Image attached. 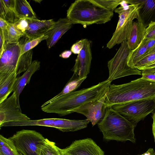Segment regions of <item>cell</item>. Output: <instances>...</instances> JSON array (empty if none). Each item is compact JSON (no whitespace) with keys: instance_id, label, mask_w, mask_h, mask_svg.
I'll use <instances>...</instances> for the list:
<instances>
[{"instance_id":"cell-1","label":"cell","mask_w":155,"mask_h":155,"mask_svg":"<svg viewBox=\"0 0 155 155\" xmlns=\"http://www.w3.org/2000/svg\"><path fill=\"white\" fill-rule=\"evenodd\" d=\"M111 83L107 79L90 87L69 93L41 106V109L45 112L57 114L60 116L69 114L73 110L85 103L102 97Z\"/></svg>"},{"instance_id":"cell-2","label":"cell","mask_w":155,"mask_h":155,"mask_svg":"<svg viewBox=\"0 0 155 155\" xmlns=\"http://www.w3.org/2000/svg\"><path fill=\"white\" fill-rule=\"evenodd\" d=\"M155 99V82L141 77L127 83L110 84L106 93L107 107L134 101Z\"/></svg>"},{"instance_id":"cell-3","label":"cell","mask_w":155,"mask_h":155,"mask_svg":"<svg viewBox=\"0 0 155 155\" xmlns=\"http://www.w3.org/2000/svg\"><path fill=\"white\" fill-rule=\"evenodd\" d=\"M113 12L104 7L95 0H78L71 4L67 10V17L73 24L84 26L105 24L113 16Z\"/></svg>"},{"instance_id":"cell-4","label":"cell","mask_w":155,"mask_h":155,"mask_svg":"<svg viewBox=\"0 0 155 155\" xmlns=\"http://www.w3.org/2000/svg\"><path fill=\"white\" fill-rule=\"evenodd\" d=\"M97 125L106 140L136 142L134 125L111 106L107 107L104 117Z\"/></svg>"},{"instance_id":"cell-5","label":"cell","mask_w":155,"mask_h":155,"mask_svg":"<svg viewBox=\"0 0 155 155\" xmlns=\"http://www.w3.org/2000/svg\"><path fill=\"white\" fill-rule=\"evenodd\" d=\"M21 51L18 42H5L4 50L0 54V73H15L18 75L28 69L32 62V50L20 56Z\"/></svg>"},{"instance_id":"cell-6","label":"cell","mask_w":155,"mask_h":155,"mask_svg":"<svg viewBox=\"0 0 155 155\" xmlns=\"http://www.w3.org/2000/svg\"><path fill=\"white\" fill-rule=\"evenodd\" d=\"M9 138L23 155H40L46 139L39 133L29 130L18 131Z\"/></svg>"},{"instance_id":"cell-7","label":"cell","mask_w":155,"mask_h":155,"mask_svg":"<svg viewBox=\"0 0 155 155\" xmlns=\"http://www.w3.org/2000/svg\"><path fill=\"white\" fill-rule=\"evenodd\" d=\"M138 9V5L134 4L121 5L115 9V12L119 14V20L115 30L107 44V48L111 49L127 40V33L133 20L137 19Z\"/></svg>"},{"instance_id":"cell-8","label":"cell","mask_w":155,"mask_h":155,"mask_svg":"<svg viewBox=\"0 0 155 155\" xmlns=\"http://www.w3.org/2000/svg\"><path fill=\"white\" fill-rule=\"evenodd\" d=\"M111 107L135 127L139 121L143 120L147 116L153 112L155 107V99L115 104Z\"/></svg>"},{"instance_id":"cell-9","label":"cell","mask_w":155,"mask_h":155,"mask_svg":"<svg viewBox=\"0 0 155 155\" xmlns=\"http://www.w3.org/2000/svg\"><path fill=\"white\" fill-rule=\"evenodd\" d=\"M131 50L127 40H125L121 43L114 56L108 61L109 76L107 79L111 82L117 79L130 75H142L141 71L136 68H131L127 65V58Z\"/></svg>"},{"instance_id":"cell-10","label":"cell","mask_w":155,"mask_h":155,"mask_svg":"<svg viewBox=\"0 0 155 155\" xmlns=\"http://www.w3.org/2000/svg\"><path fill=\"white\" fill-rule=\"evenodd\" d=\"M30 119L21 112L14 93L0 103V126L6 123Z\"/></svg>"},{"instance_id":"cell-11","label":"cell","mask_w":155,"mask_h":155,"mask_svg":"<svg viewBox=\"0 0 155 155\" xmlns=\"http://www.w3.org/2000/svg\"><path fill=\"white\" fill-rule=\"evenodd\" d=\"M105 94L100 99L88 102L73 110L72 113L76 112L85 116L93 126L97 124L103 118L107 107L105 104Z\"/></svg>"},{"instance_id":"cell-12","label":"cell","mask_w":155,"mask_h":155,"mask_svg":"<svg viewBox=\"0 0 155 155\" xmlns=\"http://www.w3.org/2000/svg\"><path fill=\"white\" fill-rule=\"evenodd\" d=\"M60 151L62 155H104V151L90 138L75 140Z\"/></svg>"},{"instance_id":"cell-13","label":"cell","mask_w":155,"mask_h":155,"mask_svg":"<svg viewBox=\"0 0 155 155\" xmlns=\"http://www.w3.org/2000/svg\"><path fill=\"white\" fill-rule=\"evenodd\" d=\"M91 41L84 39L83 47L78 54L75 64L71 71L80 78L87 77L91 67L92 55Z\"/></svg>"},{"instance_id":"cell-14","label":"cell","mask_w":155,"mask_h":155,"mask_svg":"<svg viewBox=\"0 0 155 155\" xmlns=\"http://www.w3.org/2000/svg\"><path fill=\"white\" fill-rule=\"evenodd\" d=\"M124 2L138 5L137 21L146 28L151 22H155V0H124Z\"/></svg>"},{"instance_id":"cell-15","label":"cell","mask_w":155,"mask_h":155,"mask_svg":"<svg viewBox=\"0 0 155 155\" xmlns=\"http://www.w3.org/2000/svg\"><path fill=\"white\" fill-rule=\"evenodd\" d=\"M72 25L73 24L67 17L60 18L56 21L52 27L44 35L48 37L46 40L48 48L53 46Z\"/></svg>"},{"instance_id":"cell-16","label":"cell","mask_w":155,"mask_h":155,"mask_svg":"<svg viewBox=\"0 0 155 155\" xmlns=\"http://www.w3.org/2000/svg\"><path fill=\"white\" fill-rule=\"evenodd\" d=\"M28 27L24 34L29 39H35L44 35L54 25L53 19L40 20L38 19H26Z\"/></svg>"},{"instance_id":"cell-17","label":"cell","mask_w":155,"mask_h":155,"mask_svg":"<svg viewBox=\"0 0 155 155\" xmlns=\"http://www.w3.org/2000/svg\"><path fill=\"white\" fill-rule=\"evenodd\" d=\"M155 45V39L144 38L135 49L131 50L128 56L127 64L130 67L135 68L134 66L149 52Z\"/></svg>"},{"instance_id":"cell-18","label":"cell","mask_w":155,"mask_h":155,"mask_svg":"<svg viewBox=\"0 0 155 155\" xmlns=\"http://www.w3.org/2000/svg\"><path fill=\"white\" fill-rule=\"evenodd\" d=\"M40 62L38 60L32 61L28 69L21 76L17 77L14 87L13 92L16 95L17 102L20 106L19 96L25 86L29 84L33 74L40 68Z\"/></svg>"},{"instance_id":"cell-19","label":"cell","mask_w":155,"mask_h":155,"mask_svg":"<svg viewBox=\"0 0 155 155\" xmlns=\"http://www.w3.org/2000/svg\"><path fill=\"white\" fill-rule=\"evenodd\" d=\"M146 28L140 22L133 21L127 33V41L130 49L133 50L143 39Z\"/></svg>"},{"instance_id":"cell-20","label":"cell","mask_w":155,"mask_h":155,"mask_svg":"<svg viewBox=\"0 0 155 155\" xmlns=\"http://www.w3.org/2000/svg\"><path fill=\"white\" fill-rule=\"evenodd\" d=\"M89 122L87 119L76 120L55 118L52 127L63 132H73L87 127Z\"/></svg>"},{"instance_id":"cell-21","label":"cell","mask_w":155,"mask_h":155,"mask_svg":"<svg viewBox=\"0 0 155 155\" xmlns=\"http://www.w3.org/2000/svg\"><path fill=\"white\" fill-rule=\"evenodd\" d=\"M17 75L15 73H0V103L13 91Z\"/></svg>"},{"instance_id":"cell-22","label":"cell","mask_w":155,"mask_h":155,"mask_svg":"<svg viewBox=\"0 0 155 155\" xmlns=\"http://www.w3.org/2000/svg\"><path fill=\"white\" fill-rule=\"evenodd\" d=\"M15 1L0 0V18L9 23L15 24L20 19L15 12Z\"/></svg>"},{"instance_id":"cell-23","label":"cell","mask_w":155,"mask_h":155,"mask_svg":"<svg viewBox=\"0 0 155 155\" xmlns=\"http://www.w3.org/2000/svg\"><path fill=\"white\" fill-rule=\"evenodd\" d=\"M15 10L19 19H37L29 3L26 0H15Z\"/></svg>"},{"instance_id":"cell-24","label":"cell","mask_w":155,"mask_h":155,"mask_svg":"<svg viewBox=\"0 0 155 155\" xmlns=\"http://www.w3.org/2000/svg\"><path fill=\"white\" fill-rule=\"evenodd\" d=\"M87 77L81 78L75 74L74 73L62 90L58 94L49 100L44 103L41 106H44L54 99L60 96L71 92L75 91L81 85L82 83L87 78Z\"/></svg>"},{"instance_id":"cell-25","label":"cell","mask_w":155,"mask_h":155,"mask_svg":"<svg viewBox=\"0 0 155 155\" xmlns=\"http://www.w3.org/2000/svg\"><path fill=\"white\" fill-rule=\"evenodd\" d=\"M55 118H46L36 120H31L9 122L4 123L0 126L3 127L38 126L52 127Z\"/></svg>"},{"instance_id":"cell-26","label":"cell","mask_w":155,"mask_h":155,"mask_svg":"<svg viewBox=\"0 0 155 155\" xmlns=\"http://www.w3.org/2000/svg\"><path fill=\"white\" fill-rule=\"evenodd\" d=\"M0 155H19L12 141L0 135Z\"/></svg>"},{"instance_id":"cell-27","label":"cell","mask_w":155,"mask_h":155,"mask_svg":"<svg viewBox=\"0 0 155 155\" xmlns=\"http://www.w3.org/2000/svg\"><path fill=\"white\" fill-rule=\"evenodd\" d=\"M25 36V40L23 39L24 41H22L20 39L18 41L21 45L20 56L32 50V48L36 46L41 42L44 40H46L48 37L47 36L44 35L37 38L29 39Z\"/></svg>"},{"instance_id":"cell-28","label":"cell","mask_w":155,"mask_h":155,"mask_svg":"<svg viewBox=\"0 0 155 155\" xmlns=\"http://www.w3.org/2000/svg\"><path fill=\"white\" fill-rule=\"evenodd\" d=\"M40 155H62L60 148L58 147L55 143L46 138L43 145Z\"/></svg>"},{"instance_id":"cell-29","label":"cell","mask_w":155,"mask_h":155,"mask_svg":"<svg viewBox=\"0 0 155 155\" xmlns=\"http://www.w3.org/2000/svg\"><path fill=\"white\" fill-rule=\"evenodd\" d=\"M24 35V34L16 28L14 24L8 23L7 42L10 43H17Z\"/></svg>"},{"instance_id":"cell-30","label":"cell","mask_w":155,"mask_h":155,"mask_svg":"<svg viewBox=\"0 0 155 155\" xmlns=\"http://www.w3.org/2000/svg\"><path fill=\"white\" fill-rule=\"evenodd\" d=\"M155 61V45L149 53L134 66L138 69L145 67Z\"/></svg>"},{"instance_id":"cell-31","label":"cell","mask_w":155,"mask_h":155,"mask_svg":"<svg viewBox=\"0 0 155 155\" xmlns=\"http://www.w3.org/2000/svg\"><path fill=\"white\" fill-rule=\"evenodd\" d=\"M95 0L105 8L113 12L117 7L121 5L123 1L122 0Z\"/></svg>"},{"instance_id":"cell-32","label":"cell","mask_w":155,"mask_h":155,"mask_svg":"<svg viewBox=\"0 0 155 155\" xmlns=\"http://www.w3.org/2000/svg\"><path fill=\"white\" fill-rule=\"evenodd\" d=\"M144 38L155 39V22H151L146 28Z\"/></svg>"},{"instance_id":"cell-33","label":"cell","mask_w":155,"mask_h":155,"mask_svg":"<svg viewBox=\"0 0 155 155\" xmlns=\"http://www.w3.org/2000/svg\"><path fill=\"white\" fill-rule=\"evenodd\" d=\"M14 25L16 28L24 35L28 27V23L26 19H20Z\"/></svg>"},{"instance_id":"cell-34","label":"cell","mask_w":155,"mask_h":155,"mask_svg":"<svg viewBox=\"0 0 155 155\" xmlns=\"http://www.w3.org/2000/svg\"><path fill=\"white\" fill-rule=\"evenodd\" d=\"M84 43V39L77 41L71 46V51L75 54H79L83 48Z\"/></svg>"},{"instance_id":"cell-35","label":"cell","mask_w":155,"mask_h":155,"mask_svg":"<svg viewBox=\"0 0 155 155\" xmlns=\"http://www.w3.org/2000/svg\"><path fill=\"white\" fill-rule=\"evenodd\" d=\"M8 23L0 18V31L3 33L6 41H7L8 35Z\"/></svg>"},{"instance_id":"cell-36","label":"cell","mask_w":155,"mask_h":155,"mask_svg":"<svg viewBox=\"0 0 155 155\" xmlns=\"http://www.w3.org/2000/svg\"><path fill=\"white\" fill-rule=\"evenodd\" d=\"M141 72L142 78L155 82V72L146 70H143Z\"/></svg>"},{"instance_id":"cell-37","label":"cell","mask_w":155,"mask_h":155,"mask_svg":"<svg viewBox=\"0 0 155 155\" xmlns=\"http://www.w3.org/2000/svg\"><path fill=\"white\" fill-rule=\"evenodd\" d=\"M152 117L153 119V122L152 125V133L154 137V142H155V107L152 112Z\"/></svg>"},{"instance_id":"cell-38","label":"cell","mask_w":155,"mask_h":155,"mask_svg":"<svg viewBox=\"0 0 155 155\" xmlns=\"http://www.w3.org/2000/svg\"><path fill=\"white\" fill-rule=\"evenodd\" d=\"M72 53L71 50H65L60 54L59 56L63 58H68L70 57Z\"/></svg>"},{"instance_id":"cell-39","label":"cell","mask_w":155,"mask_h":155,"mask_svg":"<svg viewBox=\"0 0 155 155\" xmlns=\"http://www.w3.org/2000/svg\"><path fill=\"white\" fill-rule=\"evenodd\" d=\"M138 155H155V151L153 148H150L145 153Z\"/></svg>"},{"instance_id":"cell-40","label":"cell","mask_w":155,"mask_h":155,"mask_svg":"<svg viewBox=\"0 0 155 155\" xmlns=\"http://www.w3.org/2000/svg\"><path fill=\"white\" fill-rule=\"evenodd\" d=\"M154 67H155V61L149 65L138 69L140 71H142L144 70L150 69Z\"/></svg>"},{"instance_id":"cell-41","label":"cell","mask_w":155,"mask_h":155,"mask_svg":"<svg viewBox=\"0 0 155 155\" xmlns=\"http://www.w3.org/2000/svg\"><path fill=\"white\" fill-rule=\"evenodd\" d=\"M146 70L150 71L155 72V67L151 68V69H146V70Z\"/></svg>"},{"instance_id":"cell-42","label":"cell","mask_w":155,"mask_h":155,"mask_svg":"<svg viewBox=\"0 0 155 155\" xmlns=\"http://www.w3.org/2000/svg\"><path fill=\"white\" fill-rule=\"evenodd\" d=\"M34 1L38 3H40L41 1V0H34Z\"/></svg>"},{"instance_id":"cell-43","label":"cell","mask_w":155,"mask_h":155,"mask_svg":"<svg viewBox=\"0 0 155 155\" xmlns=\"http://www.w3.org/2000/svg\"><path fill=\"white\" fill-rule=\"evenodd\" d=\"M19 153V155H23V154H22L21 153Z\"/></svg>"}]
</instances>
